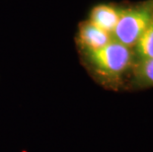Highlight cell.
<instances>
[{
    "instance_id": "cell-1",
    "label": "cell",
    "mask_w": 153,
    "mask_h": 152,
    "mask_svg": "<svg viewBox=\"0 0 153 152\" xmlns=\"http://www.w3.org/2000/svg\"><path fill=\"white\" fill-rule=\"evenodd\" d=\"M82 56L94 78L110 89H119L135 63L132 48L114 40L99 50L84 51Z\"/></svg>"
},
{
    "instance_id": "cell-2",
    "label": "cell",
    "mask_w": 153,
    "mask_h": 152,
    "mask_svg": "<svg viewBox=\"0 0 153 152\" xmlns=\"http://www.w3.org/2000/svg\"><path fill=\"white\" fill-rule=\"evenodd\" d=\"M153 20L152 2L122 9L119 21L112 34L114 41L133 48Z\"/></svg>"
},
{
    "instance_id": "cell-3",
    "label": "cell",
    "mask_w": 153,
    "mask_h": 152,
    "mask_svg": "<svg viewBox=\"0 0 153 152\" xmlns=\"http://www.w3.org/2000/svg\"><path fill=\"white\" fill-rule=\"evenodd\" d=\"M113 40L112 36L88 20L82 23L78 32V44L82 53L96 50L105 47Z\"/></svg>"
},
{
    "instance_id": "cell-4",
    "label": "cell",
    "mask_w": 153,
    "mask_h": 152,
    "mask_svg": "<svg viewBox=\"0 0 153 152\" xmlns=\"http://www.w3.org/2000/svg\"><path fill=\"white\" fill-rule=\"evenodd\" d=\"M120 10L109 4L97 5L91 10L89 21L112 36L119 21Z\"/></svg>"
},
{
    "instance_id": "cell-5",
    "label": "cell",
    "mask_w": 153,
    "mask_h": 152,
    "mask_svg": "<svg viewBox=\"0 0 153 152\" xmlns=\"http://www.w3.org/2000/svg\"><path fill=\"white\" fill-rule=\"evenodd\" d=\"M131 73L132 88L146 89L153 87V59L135 62Z\"/></svg>"
},
{
    "instance_id": "cell-6",
    "label": "cell",
    "mask_w": 153,
    "mask_h": 152,
    "mask_svg": "<svg viewBox=\"0 0 153 152\" xmlns=\"http://www.w3.org/2000/svg\"><path fill=\"white\" fill-rule=\"evenodd\" d=\"M135 62L153 59V20L132 48Z\"/></svg>"
},
{
    "instance_id": "cell-7",
    "label": "cell",
    "mask_w": 153,
    "mask_h": 152,
    "mask_svg": "<svg viewBox=\"0 0 153 152\" xmlns=\"http://www.w3.org/2000/svg\"><path fill=\"white\" fill-rule=\"evenodd\" d=\"M152 12H153V1H152Z\"/></svg>"
}]
</instances>
